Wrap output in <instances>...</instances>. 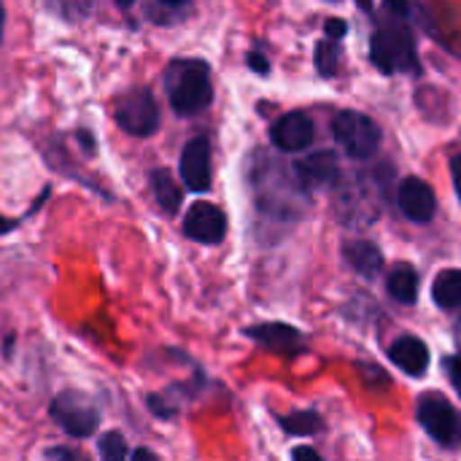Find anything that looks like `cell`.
Masks as SVG:
<instances>
[{"label": "cell", "mask_w": 461, "mask_h": 461, "mask_svg": "<svg viewBox=\"0 0 461 461\" xmlns=\"http://www.w3.org/2000/svg\"><path fill=\"white\" fill-rule=\"evenodd\" d=\"M332 135L351 159H370L381 149V127L359 111H340L332 119Z\"/></svg>", "instance_id": "7"}, {"label": "cell", "mask_w": 461, "mask_h": 461, "mask_svg": "<svg viewBox=\"0 0 461 461\" xmlns=\"http://www.w3.org/2000/svg\"><path fill=\"white\" fill-rule=\"evenodd\" d=\"M292 459H313L319 461L321 456H319V451H313V448H294L292 451Z\"/></svg>", "instance_id": "31"}, {"label": "cell", "mask_w": 461, "mask_h": 461, "mask_svg": "<svg viewBox=\"0 0 461 461\" xmlns=\"http://www.w3.org/2000/svg\"><path fill=\"white\" fill-rule=\"evenodd\" d=\"M97 454L105 461H122L130 456V448H127V440L122 432H105L100 440H97Z\"/></svg>", "instance_id": "22"}, {"label": "cell", "mask_w": 461, "mask_h": 461, "mask_svg": "<svg viewBox=\"0 0 461 461\" xmlns=\"http://www.w3.org/2000/svg\"><path fill=\"white\" fill-rule=\"evenodd\" d=\"M327 38H335V41H340L343 35H346V19H327Z\"/></svg>", "instance_id": "27"}, {"label": "cell", "mask_w": 461, "mask_h": 461, "mask_svg": "<svg viewBox=\"0 0 461 461\" xmlns=\"http://www.w3.org/2000/svg\"><path fill=\"white\" fill-rule=\"evenodd\" d=\"M446 370H448V378H451L454 389L459 392L461 397V357H448L446 359Z\"/></svg>", "instance_id": "24"}, {"label": "cell", "mask_w": 461, "mask_h": 461, "mask_svg": "<svg viewBox=\"0 0 461 461\" xmlns=\"http://www.w3.org/2000/svg\"><path fill=\"white\" fill-rule=\"evenodd\" d=\"M384 3H386V8H389L397 19H402V16L411 14V0H384Z\"/></svg>", "instance_id": "28"}, {"label": "cell", "mask_w": 461, "mask_h": 461, "mask_svg": "<svg viewBox=\"0 0 461 461\" xmlns=\"http://www.w3.org/2000/svg\"><path fill=\"white\" fill-rule=\"evenodd\" d=\"M178 173H181V181L186 184V189H192V192L211 189L213 162H211V138L208 135H197L184 146Z\"/></svg>", "instance_id": "8"}, {"label": "cell", "mask_w": 461, "mask_h": 461, "mask_svg": "<svg viewBox=\"0 0 461 461\" xmlns=\"http://www.w3.org/2000/svg\"><path fill=\"white\" fill-rule=\"evenodd\" d=\"M389 359L408 375L421 378L429 367V348L424 340L413 338V335H402L400 340L392 343L389 348Z\"/></svg>", "instance_id": "14"}, {"label": "cell", "mask_w": 461, "mask_h": 461, "mask_svg": "<svg viewBox=\"0 0 461 461\" xmlns=\"http://www.w3.org/2000/svg\"><path fill=\"white\" fill-rule=\"evenodd\" d=\"M389 294L402 305H413L419 300V273L411 265H397L389 276Z\"/></svg>", "instance_id": "19"}, {"label": "cell", "mask_w": 461, "mask_h": 461, "mask_svg": "<svg viewBox=\"0 0 461 461\" xmlns=\"http://www.w3.org/2000/svg\"><path fill=\"white\" fill-rule=\"evenodd\" d=\"M316 138V124L308 113L303 111H292V113H284L273 127H270V140L276 149L281 151H303L313 143Z\"/></svg>", "instance_id": "11"}, {"label": "cell", "mask_w": 461, "mask_h": 461, "mask_svg": "<svg viewBox=\"0 0 461 461\" xmlns=\"http://www.w3.org/2000/svg\"><path fill=\"white\" fill-rule=\"evenodd\" d=\"M278 424L284 427V432H289V435H294V438H311V435H316V432L324 429L321 416L313 413V411H303V413L284 416V419H278Z\"/></svg>", "instance_id": "21"}, {"label": "cell", "mask_w": 461, "mask_h": 461, "mask_svg": "<svg viewBox=\"0 0 461 461\" xmlns=\"http://www.w3.org/2000/svg\"><path fill=\"white\" fill-rule=\"evenodd\" d=\"M246 338H251L257 346H262V348H267L270 354H278V357H297V354L305 351L303 332L289 327V324H278V321L249 327Z\"/></svg>", "instance_id": "12"}, {"label": "cell", "mask_w": 461, "mask_h": 461, "mask_svg": "<svg viewBox=\"0 0 461 461\" xmlns=\"http://www.w3.org/2000/svg\"><path fill=\"white\" fill-rule=\"evenodd\" d=\"M432 300L443 311L461 308V270H443L432 284Z\"/></svg>", "instance_id": "18"}, {"label": "cell", "mask_w": 461, "mask_h": 461, "mask_svg": "<svg viewBox=\"0 0 461 461\" xmlns=\"http://www.w3.org/2000/svg\"><path fill=\"white\" fill-rule=\"evenodd\" d=\"M184 235L203 246H219L227 238V216L213 203H194L184 216Z\"/></svg>", "instance_id": "9"}, {"label": "cell", "mask_w": 461, "mask_h": 461, "mask_svg": "<svg viewBox=\"0 0 461 461\" xmlns=\"http://www.w3.org/2000/svg\"><path fill=\"white\" fill-rule=\"evenodd\" d=\"M292 170H294V176H297V181H300V186L305 192L330 189V186H335L340 181V159L330 149L297 159L292 165Z\"/></svg>", "instance_id": "10"}, {"label": "cell", "mask_w": 461, "mask_h": 461, "mask_svg": "<svg viewBox=\"0 0 461 461\" xmlns=\"http://www.w3.org/2000/svg\"><path fill=\"white\" fill-rule=\"evenodd\" d=\"M113 122L132 138H151L159 130V105L149 86H132L113 100Z\"/></svg>", "instance_id": "4"}, {"label": "cell", "mask_w": 461, "mask_h": 461, "mask_svg": "<svg viewBox=\"0 0 461 461\" xmlns=\"http://www.w3.org/2000/svg\"><path fill=\"white\" fill-rule=\"evenodd\" d=\"M251 189L257 208L276 221H294L303 213V197L308 194L294 170L284 167L265 151H259L251 165Z\"/></svg>", "instance_id": "1"}, {"label": "cell", "mask_w": 461, "mask_h": 461, "mask_svg": "<svg viewBox=\"0 0 461 461\" xmlns=\"http://www.w3.org/2000/svg\"><path fill=\"white\" fill-rule=\"evenodd\" d=\"M397 203H400V211L416 224H429L435 219V211H438L435 189L416 176H411L400 184Z\"/></svg>", "instance_id": "13"}, {"label": "cell", "mask_w": 461, "mask_h": 461, "mask_svg": "<svg viewBox=\"0 0 461 461\" xmlns=\"http://www.w3.org/2000/svg\"><path fill=\"white\" fill-rule=\"evenodd\" d=\"M130 459H157V454L154 451H149V448H135V451H130Z\"/></svg>", "instance_id": "32"}, {"label": "cell", "mask_w": 461, "mask_h": 461, "mask_svg": "<svg viewBox=\"0 0 461 461\" xmlns=\"http://www.w3.org/2000/svg\"><path fill=\"white\" fill-rule=\"evenodd\" d=\"M149 184H151L154 200L162 208V213L176 216L181 211V205H184V192H181L178 181L173 178V173L167 167H154L149 173Z\"/></svg>", "instance_id": "16"}, {"label": "cell", "mask_w": 461, "mask_h": 461, "mask_svg": "<svg viewBox=\"0 0 461 461\" xmlns=\"http://www.w3.org/2000/svg\"><path fill=\"white\" fill-rule=\"evenodd\" d=\"M419 424L424 432L443 448H459L461 446V416L459 411L438 392H427L419 400L416 408Z\"/></svg>", "instance_id": "6"}, {"label": "cell", "mask_w": 461, "mask_h": 461, "mask_svg": "<svg viewBox=\"0 0 461 461\" xmlns=\"http://www.w3.org/2000/svg\"><path fill=\"white\" fill-rule=\"evenodd\" d=\"M451 176H454V189H456V197L461 203V154L451 159Z\"/></svg>", "instance_id": "30"}, {"label": "cell", "mask_w": 461, "mask_h": 461, "mask_svg": "<svg viewBox=\"0 0 461 461\" xmlns=\"http://www.w3.org/2000/svg\"><path fill=\"white\" fill-rule=\"evenodd\" d=\"M30 213H35V211L30 208L24 216H30ZM24 216H14V219H11V216H3V213H0V235H8V232L19 230V227H22V221H24Z\"/></svg>", "instance_id": "26"}, {"label": "cell", "mask_w": 461, "mask_h": 461, "mask_svg": "<svg viewBox=\"0 0 461 461\" xmlns=\"http://www.w3.org/2000/svg\"><path fill=\"white\" fill-rule=\"evenodd\" d=\"M11 346H14V338L8 335V338H5V346H3V354H5V359H11Z\"/></svg>", "instance_id": "33"}, {"label": "cell", "mask_w": 461, "mask_h": 461, "mask_svg": "<svg viewBox=\"0 0 461 461\" xmlns=\"http://www.w3.org/2000/svg\"><path fill=\"white\" fill-rule=\"evenodd\" d=\"M249 68H251L254 73H259V76H267V73H270V62H267V57H265L262 51H251V54H249Z\"/></svg>", "instance_id": "25"}, {"label": "cell", "mask_w": 461, "mask_h": 461, "mask_svg": "<svg viewBox=\"0 0 461 461\" xmlns=\"http://www.w3.org/2000/svg\"><path fill=\"white\" fill-rule=\"evenodd\" d=\"M343 259L365 278H375L384 270V254L373 240H348L343 246Z\"/></svg>", "instance_id": "15"}, {"label": "cell", "mask_w": 461, "mask_h": 461, "mask_svg": "<svg viewBox=\"0 0 461 461\" xmlns=\"http://www.w3.org/2000/svg\"><path fill=\"white\" fill-rule=\"evenodd\" d=\"M116 3H119V8H122V11H130L135 0H116Z\"/></svg>", "instance_id": "35"}, {"label": "cell", "mask_w": 461, "mask_h": 461, "mask_svg": "<svg viewBox=\"0 0 461 461\" xmlns=\"http://www.w3.org/2000/svg\"><path fill=\"white\" fill-rule=\"evenodd\" d=\"M316 68L321 76H335L338 73V43L335 38H327L316 49Z\"/></svg>", "instance_id": "23"}, {"label": "cell", "mask_w": 461, "mask_h": 461, "mask_svg": "<svg viewBox=\"0 0 461 461\" xmlns=\"http://www.w3.org/2000/svg\"><path fill=\"white\" fill-rule=\"evenodd\" d=\"M459 332H461V327H459ZM459 343H461V335H459Z\"/></svg>", "instance_id": "36"}, {"label": "cell", "mask_w": 461, "mask_h": 461, "mask_svg": "<svg viewBox=\"0 0 461 461\" xmlns=\"http://www.w3.org/2000/svg\"><path fill=\"white\" fill-rule=\"evenodd\" d=\"M43 456L46 459H78V454L70 451V448H46Z\"/></svg>", "instance_id": "29"}, {"label": "cell", "mask_w": 461, "mask_h": 461, "mask_svg": "<svg viewBox=\"0 0 461 461\" xmlns=\"http://www.w3.org/2000/svg\"><path fill=\"white\" fill-rule=\"evenodd\" d=\"M370 59L384 73H421L413 32L397 19L384 22L370 41Z\"/></svg>", "instance_id": "3"}, {"label": "cell", "mask_w": 461, "mask_h": 461, "mask_svg": "<svg viewBox=\"0 0 461 461\" xmlns=\"http://www.w3.org/2000/svg\"><path fill=\"white\" fill-rule=\"evenodd\" d=\"M41 5L65 22H84L95 11V0H41Z\"/></svg>", "instance_id": "20"}, {"label": "cell", "mask_w": 461, "mask_h": 461, "mask_svg": "<svg viewBox=\"0 0 461 461\" xmlns=\"http://www.w3.org/2000/svg\"><path fill=\"white\" fill-rule=\"evenodd\" d=\"M3 24H5V8H3V0H0V41H3Z\"/></svg>", "instance_id": "34"}, {"label": "cell", "mask_w": 461, "mask_h": 461, "mask_svg": "<svg viewBox=\"0 0 461 461\" xmlns=\"http://www.w3.org/2000/svg\"><path fill=\"white\" fill-rule=\"evenodd\" d=\"M49 416L68 438H76V440L92 438L100 427L97 405L92 402V397H86L84 392H76V389L59 392L49 405Z\"/></svg>", "instance_id": "5"}, {"label": "cell", "mask_w": 461, "mask_h": 461, "mask_svg": "<svg viewBox=\"0 0 461 461\" xmlns=\"http://www.w3.org/2000/svg\"><path fill=\"white\" fill-rule=\"evenodd\" d=\"M165 95L176 116H197L213 103V78L205 59L178 57L165 68Z\"/></svg>", "instance_id": "2"}, {"label": "cell", "mask_w": 461, "mask_h": 461, "mask_svg": "<svg viewBox=\"0 0 461 461\" xmlns=\"http://www.w3.org/2000/svg\"><path fill=\"white\" fill-rule=\"evenodd\" d=\"M143 11L154 24L170 27L192 14V0H143Z\"/></svg>", "instance_id": "17"}]
</instances>
